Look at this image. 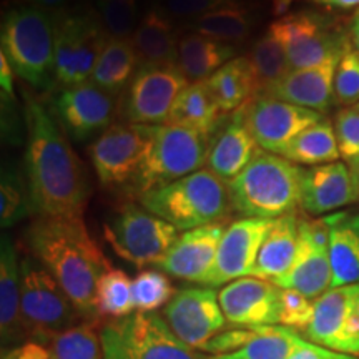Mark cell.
<instances>
[{
    "label": "cell",
    "instance_id": "cell-1",
    "mask_svg": "<svg viewBox=\"0 0 359 359\" xmlns=\"http://www.w3.org/2000/svg\"><path fill=\"white\" fill-rule=\"evenodd\" d=\"M24 172L34 213L50 218H83L88 182L69 138L42 103L27 97Z\"/></svg>",
    "mask_w": 359,
    "mask_h": 359
},
{
    "label": "cell",
    "instance_id": "cell-2",
    "mask_svg": "<svg viewBox=\"0 0 359 359\" xmlns=\"http://www.w3.org/2000/svg\"><path fill=\"white\" fill-rule=\"evenodd\" d=\"M27 245L32 258L55 278L85 320L102 316L98 281L111 266L90 236L83 218L39 217L27 230Z\"/></svg>",
    "mask_w": 359,
    "mask_h": 359
},
{
    "label": "cell",
    "instance_id": "cell-3",
    "mask_svg": "<svg viewBox=\"0 0 359 359\" xmlns=\"http://www.w3.org/2000/svg\"><path fill=\"white\" fill-rule=\"evenodd\" d=\"M2 53L15 75L37 90L55 82V22L53 13L20 4L7 8L0 27Z\"/></svg>",
    "mask_w": 359,
    "mask_h": 359
},
{
    "label": "cell",
    "instance_id": "cell-4",
    "mask_svg": "<svg viewBox=\"0 0 359 359\" xmlns=\"http://www.w3.org/2000/svg\"><path fill=\"white\" fill-rule=\"evenodd\" d=\"M303 168L281 155L259 151L235 180L228 182L233 208L245 218L275 219L302 203Z\"/></svg>",
    "mask_w": 359,
    "mask_h": 359
},
{
    "label": "cell",
    "instance_id": "cell-5",
    "mask_svg": "<svg viewBox=\"0 0 359 359\" xmlns=\"http://www.w3.org/2000/svg\"><path fill=\"white\" fill-rule=\"evenodd\" d=\"M140 205L183 231L222 223L233 210L228 182L206 168L145 193Z\"/></svg>",
    "mask_w": 359,
    "mask_h": 359
},
{
    "label": "cell",
    "instance_id": "cell-6",
    "mask_svg": "<svg viewBox=\"0 0 359 359\" xmlns=\"http://www.w3.org/2000/svg\"><path fill=\"white\" fill-rule=\"evenodd\" d=\"M212 147L213 135L180 125H156L147 160L130 187L140 198L148 191L198 172L208 163Z\"/></svg>",
    "mask_w": 359,
    "mask_h": 359
},
{
    "label": "cell",
    "instance_id": "cell-7",
    "mask_svg": "<svg viewBox=\"0 0 359 359\" xmlns=\"http://www.w3.org/2000/svg\"><path fill=\"white\" fill-rule=\"evenodd\" d=\"M22 323L27 336L47 344L62 331L87 321L62 290L55 278L35 258L20 259Z\"/></svg>",
    "mask_w": 359,
    "mask_h": 359
},
{
    "label": "cell",
    "instance_id": "cell-8",
    "mask_svg": "<svg viewBox=\"0 0 359 359\" xmlns=\"http://www.w3.org/2000/svg\"><path fill=\"white\" fill-rule=\"evenodd\" d=\"M103 359H206L193 351L156 313H135L100 333Z\"/></svg>",
    "mask_w": 359,
    "mask_h": 359
},
{
    "label": "cell",
    "instance_id": "cell-9",
    "mask_svg": "<svg viewBox=\"0 0 359 359\" xmlns=\"http://www.w3.org/2000/svg\"><path fill=\"white\" fill-rule=\"evenodd\" d=\"M55 22V82L62 88L90 82L109 35L95 8L53 13Z\"/></svg>",
    "mask_w": 359,
    "mask_h": 359
},
{
    "label": "cell",
    "instance_id": "cell-10",
    "mask_svg": "<svg viewBox=\"0 0 359 359\" xmlns=\"http://www.w3.org/2000/svg\"><path fill=\"white\" fill-rule=\"evenodd\" d=\"M178 231L172 223L133 203L120 206L103 224L105 240L115 253L138 268L158 264L178 240Z\"/></svg>",
    "mask_w": 359,
    "mask_h": 359
},
{
    "label": "cell",
    "instance_id": "cell-11",
    "mask_svg": "<svg viewBox=\"0 0 359 359\" xmlns=\"http://www.w3.org/2000/svg\"><path fill=\"white\" fill-rule=\"evenodd\" d=\"M280 40L291 70L311 69L338 60L351 42L326 17L313 12H296L268 27Z\"/></svg>",
    "mask_w": 359,
    "mask_h": 359
},
{
    "label": "cell",
    "instance_id": "cell-12",
    "mask_svg": "<svg viewBox=\"0 0 359 359\" xmlns=\"http://www.w3.org/2000/svg\"><path fill=\"white\" fill-rule=\"evenodd\" d=\"M156 125L114 123L90 145V160L105 188L132 185L154 143Z\"/></svg>",
    "mask_w": 359,
    "mask_h": 359
},
{
    "label": "cell",
    "instance_id": "cell-13",
    "mask_svg": "<svg viewBox=\"0 0 359 359\" xmlns=\"http://www.w3.org/2000/svg\"><path fill=\"white\" fill-rule=\"evenodd\" d=\"M188 83L177 65H140L118 105L123 122L163 125Z\"/></svg>",
    "mask_w": 359,
    "mask_h": 359
},
{
    "label": "cell",
    "instance_id": "cell-14",
    "mask_svg": "<svg viewBox=\"0 0 359 359\" xmlns=\"http://www.w3.org/2000/svg\"><path fill=\"white\" fill-rule=\"evenodd\" d=\"M304 334L323 348L359 356V285L331 288L314 299Z\"/></svg>",
    "mask_w": 359,
    "mask_h": 359
},
{
    "label": "cell",
    "instance_id": "cell-15",
    "mask_svg": "<svg viewBox=\"0 0 359 359\" xmlns=\"http://www.w3.org/2000/svg\"><path fill=\"white\" fill-rule=\"evenodd\" d=\"M298 251L293 266L275 281L283 290H294L309 299H318L331 290L333 269L330 259V226L326 219H298Z\"/></svg>",
    "mask_w": 359,
    "mask_h": 359
},
{
    "label": "cell",
    "instance_id": "cell-16",
    "mask_svg": "<svg viewBox=\"0 0 359 359\" xmlns=\"http://www.w3.org/2000/svg\"><path fill=\"white\" fill-rule=\"evenodd\" d=\"M52 115L65 135L75 142L100 137L116 116V100L93 83L62 88L52 98Z\"/></svg>",
    "mask_w": 359,
    "mask_h": 359
},
{
    "label": "cell",
    "instance_id": "cell-17",
    "mask_svg": "<svg viewBox=\"0 0 359 359\" xmlns=\"http://www.w3.org/2000/svg\"><path fill=\"white\" fill-rule=\"evenodd\" d=\"M246 127L258 147L269 154L281 155L290 142L325 116L293 103L259 95L243 107Z\"/></svg>",
    "mask_w": 359,
    "mask_h": 359
},
{
    "label": "cell",
    "instance_id": "cell-18",
    "mask_svg": "<svg viewBox=\"0 0 359 359\" xmlns=\"http://www.w3.org/2000/svg\"><path fill=\"white\" fill-rule=\"evenodd\" d=\"M163 320L193 349L203 348L215 336L223 333L226 325L218 293L210 286L178 290L163 309Z\"/></svg>",
    "mask_w": 359,
    "mask_h": 359
},
{
    "label": "cell",
    "instance_id": "cell-19",
    "mask_svg": "<svg viewBox=\"0 0 359 359\" xmlns=\"http://www.w3.org/2000/svg\"><path fill=\"white\" fill-rule=\"evenodd\" d=\"M273 219L241 218L226 228L219 241L217 262L205 286L217 288L251 276L259 248Z\"/></svg>",
    "mask_w": 359,
    "mask_h": 359
},
{
    "label": "cell",
    "instance_id": "cell-20",
    "mask_svg": "<svg viewBox=\"0 0 359 359\" xmlns=\"http://www.w3.org/2000/svg\"><path fill=\"white\" fill-rule=\"evenodd\" d=\"M228 323L257 327L280 325L281 288L273 281L246 276L228 283L218 294Z\"/></svg>",
    "mask_w": 359,
    "mask_h": 359
},
{
    "label": "cell",
    "instance_id": "cell-21",
    "mask_svg": "<svg viewBox=\"0 0 359 359\" xmlns=\"http://www.w3.org/2000/svg\"><path fill=\"white\" fill-rule=\"evenodd\" d=\"M224 230L223 223H212L185 231L156 266L180 280L206 285L215 268Z\"/></svg>",
    "mask_w": 359,
    "mask_h": 359
},
{
    "label": "cell",
    "instance_id": "cell-22",
    "mask_svg": "<svg viewBox=\"0 0 359 359\" xmlns=\"http://www.w3.org/2000/svg\"><path fill=\"white\" fill-rule=\"evenodd\" d=\"M359 200L358 178L343 161L303 170L302 208L309 215H325Z\"/></svg>",
    "mask_w": 359,
    "mask_h": 359
},
{
    "label": "cell",
    "instance_id": "cell-23",
    "mask_svg": "<svg viewBox=\"0 0 359 359\" xmlns=\"http://www.w3.org/2000/svg\"><path fill=\"white\" fill-rule=\"evenodd\" d=\"M338 64L339 58L311 69L291 70L264 95L325 114L331 102H334V75Z\"/></svg>",
    "mask_w": 359,
    "mask_h": 359
},
{
    "label": "cell",
    "instance_id": "cell-24",
    "mask_svg": "<svg viewBox=\"0 0 359 359\" xmlns=\"http://www.w3.org/2000/svg\"><path fill=\"white\" fill-rule=\"evenodd\" d=\"M258 154L259 147L246 127L245 111L241 109L233 114L230 123L213 138L208 170H212L224 182H231L248 167Z\"/></svg>",
    "mask_w": 359,
    "mask_h": 359
},
{
    "label": "cell",
    "instance_id": "cell-25",
    "mask_svg": "<svg viewBox=\"0 0 359 359\" xmlns=\"http://www.w3.org/2000/svg\"><path fill=\"white\" fill-rule=\"evenodd\" d=\"M0 334L2 344L19 343L25 338L22 323V271L11 236L0 243Z\"/></svg>",
    "mask_w": 359,
    "mask_h": 359
},
{
    "label": "cell",
    "instance_id": "cell-26",
    "mask_svg": "<svg viewBox=\"0 0 359 359\" xmlns=\"http://www.w3.org/2000/svg\"><path fill=\"white\" fill-rule=\"evenodd\" d=\"M130 42L142 65H177L180 39L165 8H148Z\"/></svg>",
    "mask_w": 359,
    "mask_h": 359
},
{
    "label": "cell",
    "instance_id": "cell-27",
    "mask_svg": "<svg viewBox=\"0 0 359 359\" xmlns=\"http://www.w3.org/2000/svg\"><path fill=\"white\" fill-rule=\"evenodd\" d=\"M298 219L294 212L273 219L251 276L275 283L290 271L298 251Z\"/></svg>",
    "mask_w": 359,
    "mask_h": 359
},
{
    "label": "cell",
    "instance_id": "cell-28",
    "mask_svg": "<svg viewBox=\"0 0 359 359\" xmlns=\"http://www.w3.org/2000/svg\"><path fill=\"white\" fill-rule=\"evenodd\" d=\"M330 226L331 288L359 285V210L326 217Z\"/></svg>",
    "mask_w": 359,
    "mask_h": 359
},
{
    "label": "cell",
    "instance_id": "cell-29",
    "mask_svg": "<svg viewBox=\"0 0 359 359\" xmlns=\"http://www.w3.org/2000/svg\"><path fill=\"white\" fill-rule=\"evenodd\" d=\"M206 85L223 114H235L259 97L258 80L248 57L233 58L206 79Z\"/></svg>",
    "mask_w": 359,
    "mask_h": 359
},
{
    "label": "cell",
    "instance_id": "cell-30",
    "mask_svg": "<svg viewBox=\"0 0 359 359\" xmlns=\"http://www.w3.org/2000/svg\"><path fill=\"white\" fill-rule=\"evenodd\" d=\"M235 52V45L191 32L180 39L177 67L188 82H201L233 60Z\"/></svg>",
    "mask_w": 359,
    "mask_h": 359
},
{
    "label": "cell",
    "instance_id": "cell-31",
    "mask_svg": "<svg viewBox=\"0 0 359 359\" xmlns=\"http://www.w3.org/2000/svg\"><path fill=\"white\" fill-rule=\"evenodd\" d=\"M138 69L140 60L130 39H109L92 72L90 83L116 97L128 88Z\"/></svg>",
    "mask_w": 359,
    "mask_h": 359
},
{
    "label": "cell",
    "instance_id": "cell-32",
    "mask_svg": "<svg viewBox=\"0 0 359 359\" xmlns=\"http://www.w3.org/2000/svg\"><path fill=\"white\" fill-rule=\"evenodd\" d=\"M222 114L218 103L210 93L206 80H201V82L188 83L180 93L165 125H180V127L213 135Z\"/></svg>",
    "mask_w": 359,
    "mask_h": 359
},
{
    "label": "cell",
    "instance_id": "cell-33",
    "mask_svg": "<svg viewBox=\"0 0 359 359\" xmlns=\"http://www.w3.org/2000/svg\"><path fill=\"white\" fill-rule=\"evenodd\" d=\"M281 156L296 165H308V167L338 161L341 155L334 125L327 118L311 125L290 142Z\"/></svg>",
    "mask_w": 359,
    "mask_h": 359
},
{
    "label": "cell",
    "instance_id": "cell-34",
    "mask_svg": "<svg viewBox=\"0 0 359 359\" xmlns=\"http://www.w3.org/2000/svg\"><path fill=\"white\" fill-rule=\"evenodd\" d=\"M255 330L257 333L243 348L212 359H290L303 339L294 330L281 325L257 326Z\"/></svg>",
    "mask_w": 359,
    "mask_h": 359
},
{
    "label": "cell",
    "instance_id": "cell-35",
    "mask_svg": "<svg viewBox=\"0 0 359 359\" xmlns=\"http://www.w3.org/2000/svg\"><path fill=\"white\" fill-rule=\"evenodd\" d=\"M251 27H253V17L245 6L219 8L188 24L191 32L231 45L245 42L251 32Z\"/></svg>",
    "mask_w": 359,
    "mask_h": 359
},
{
    "label": "cell",
    "instance_id": "cell-36",
    "mask_svg": "<svg viewBox=\"0 0 359 359\" xmlns=\"http://www.w3.org/2000/svg\"><path fill=\"white\" fill-rule=\"evenodd\" d=\"M34 213L25 172L12 161L4 163L0 173V224L11 228Z\"/></svg>",
    "mask_w": 359,
    "mask_h": 359
},
{
    "label": "cell",
    "instance_id": "cell-37",
    "mask_svg": "<svg viewBox=\"0 0 359 359\" xmlns=\"http://www.w3.org/2000/svg\"><path fill=\"white\" fill-rule=\"evenodd\" d=\"M248 60L257 75L259 95H264L291 72L283 45L269 29L255 42Z\"/></svg>",
    "mask_w": 359,
    "mask_h": 359
},
{
    "label": "cell",
    "instance_id": "cell-38",
    "mask_svg": "<svg viewBox=\"0 0 359 359\" xmlns=\"http://www.w3.org/2000/svg\"><path fill=\"white\" fill-rule=\"evenodd\" d=\"M52 359H103L102 339L98 338L95 321L62 331L45 344Z\"/></svg>",
    "mask_w": 359,
    "mask_h": 359
},
{
    "label": "cell",
    "instance_id": "cell-39",
    "mask_svg": "<svg viewBox=\"0 0 359 359\" xmlns=\"http://www.w3.org/2000/svg\"><path fill=\"white\" fill-rule=\"evenodd\" d=\"M98 308L102 316L125 318L133 313V280L122 269L110 268L98 281Z\"/></svg>",
    "mask_w": 359,
    "mask_h": 359
},
{
    "label": "cell",
    "instance_id": "cell-40",
    "mask_svg": "<svg viewBox=\"0 0 359 359\" xmlns=\"http://www.w3.org/2000/svg\"><path fill=\"white\" fill-rule=\"evenodd\" d=\"M175 293L167 275L155 269L140 271L133 280V304L138 313H155L172 302Z\"/></svg>",
    "mask_w": 359,
    "mask_h": 359
},
{
    "label": "cell",
    "instance_id": "cell-41",
    "mask_svg": "<svg viewBox=\"0 0 359 359\" xmlns=\"http://www.w3.org/2000/svg\"><path fill=\"white\" fill-rule=\"evenodd\" d=\"M95 12L110 39H132L138 25V0H95Z\"/></svg>",
    "mask_w": 359,
    "mask_h": 359
},
{
    "label": "cell",
    "instance_id": "cell-42",
    "mask_svg": "<svg viewBox=\"0 0 359 359\" xmlns=\"http://www.w3.org/2000/svg\"><path fill=\"white\" fill-rule=\"evenodd\" d=\"M334 103L353 107L359 103V55L349 42L339 58L334 75Z\"/></svg>",
    "mask_w": 359,
    "mask_h": 359
},
{
    "label": "cell",
    "instance_id": "cell-43",
    "mask_svg": "<svg viewBox=\"0 0 359 359\" xmlns=\"http://www.w3.org/2000/svg\"><path fill=\"white\" fill-rule=\"evenodd\" d=\"M334 133L341 158L359 165V105L346 107L336 114Z\"/></svg>",
    "mask_w": 359,
    "mask_h": 359
},
{
    "label": "cell",
    "instance_id": "cell-44",
    "mask_svg": "<svg viewBox=\"0 0 359 359\" xmlns=\"http://www.w3.org/2000/svg\"><path fill=\"white\" fill-rule=\"evenodd\" d=\"M314 302L294 290L281 288L280 325L290 330H306L313 320Z\"/></svg>",
    "mask_w": 359,
    "mask_h": 359
},
{
    "label": "cell",
    "instance_id": "cell-45",
    "mask_svg": "<svg viewBox=\"0 0 359 359\" xmlns=\"http://www.w3.org/2000/svg\"><path fill=\"white\" fill-rule=\"evenodd\" d=\"M243 0H163V8L175 19L195 20L226 7H243Z\"/></svg>",
    "mask_w": 359,
    "mask_h": 359
},
{
    "label": "cell",
    "instance_id": "cell-46",
    "mask_svg": "<svg viewBox=\"0 0 359 359\" xmlns=\"http://www.w3.org/2000/svg\"><path fill=\"white\" fill-rule=\"evenodd\" d=\"M257 330L255 327H246V330H233V331H223L218 336L206 343L203 348V351L206 353H217L218 354H228L233 351H238L245 346L248 341L253 338Z\"/></svg>",
    "mask_w": 359,
    "mask_h": 359
},
{
    "label": "cell",
    "instance_id": "cell-47",
    "mask_svg": "<svg viewBox=\"0 0 359 359\" xmlns=\"http://www.w3.org/2000/svg\"><path fill=\"white\" fill-rule=\"evenodd\" d=\"M290 359H359L353 354L346 353H338L333 349L323 348L320 344H314L311 341L302 339L299 346L294 349V353L291 354Z\"/></svg>",
    "mask_w": 359,
    "mask_h": 359
},
{
    "label": "cell",
    "instance_id": "cell-48",
    "mask_svg": "<svg viewBox=\"0 0 359 359\" xmlns=\"http://www.w3.org/2000/svg\"><path fill=\"white\" fill-rule=\"evenodd\" d=\"M2 359H52V356L50 351L43 344L30 341V343H25L24 346H17L8 353H4Z\"/></svg>",
    "mask_w": 359,
    "mask_h": 359
},
{
    "label": "cell",
    "instance_id": "cell-49",
    "mask_svg": "<svg viewBox=\"0 0 359 359\" xmlns=\"http://www.w3.org/2000/svg\"><path fill=\"white\" fill-rule=\"evenodd\" d=\"M13 72L11 62L4 53H0V98L2 100L17 102L15 92H13Z\"/></svg>",
    "mask_w": 359,
    "mask_h": 359
},
{
    "label": "cell",
    "instance_id": "cell-50",
    "mask_svg": "<svg viewBox=\"0 0 359 359\" xmlns=\"http://www.w3.org/2000/svg\"><path fill=\"white\" fill-rule=\"evenodd\" d=\"M22 2L29 4V6L40 7L50 13H58V12H64L67 0H22Z\"/></svg>",
    "mask_w": 359,
    "mask_h": 359
},
{
    "label": "cell",
    "instance_id": "cell-51",
    "mask_svg": "<svg viewBox=\"0 0 359 359\" xmlns=\"http://www.w3.org/2000/svg\"><path fill=\"white\" fill-rule=\"evenodd\" d=\"M351 43H353V48L359 55V15L354 17L351 24Z\"/></svg>",
    "mask_w": 359,
    "mask_h": 359
},
{
    "label": "cell",
    "instance_id": "cell-52",
    "mask_svg": "<svg viewBox=\"0 0 359 359\" xmlns=\"http://www.w3.org/2000/svg\"><path fill=\"white\" fill-rule=\"evenodd\" d=\"M309 2L320 4V6H326V7H336L334 0H309Z\"/></svg>",
    "mask_w": 359,
    "mask_h": 359
},
{
    "label": "cell",
    "instance_id": "cell-53",
    "mask_svg": "<svg viewBox=\"0 0 359 359\" xmlns=\"http://www.w3.org/2000/svg\"><path fill=\"white\" fill-rule=\"evenodd\" d=\"M356 173H354V175H356V178H358V185H359V165H356Z\"/></svg>",
    "mask_w": 359,
    "mask_h": 359
},
{
    "label": "cell",
    "instance_id": "cell-54",
    "mask_svg": "<svg viewBox=\"0 0 359 359\" xmlns=\"http://www.w3.org/2000/svg\"><path fill=\"white\" fill-rule=\"evenodd\" d=\"M358 15H359V8H358Z\"/></svg>",
    "mask_w": 359,
    "mask_h": 359
},
{
    "label": "cell",
    "instance_id": "cell-55",
    "mask_svg": "<svg viewBox=\"0 0 359 359\" xmlns=\"http://www.w3.org/2000/svg\"><path fill=\"white\" fill-rule=\"evenodd\" d=\"M358 105H359V103H358Z\"/></svg>",
    "mask_w": 359,
    "mask_h": 359
}]
</instances>
